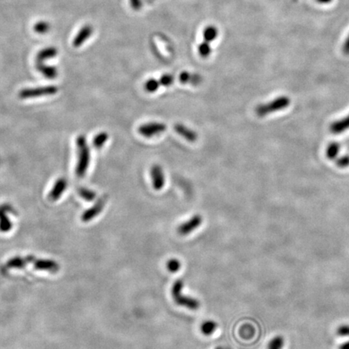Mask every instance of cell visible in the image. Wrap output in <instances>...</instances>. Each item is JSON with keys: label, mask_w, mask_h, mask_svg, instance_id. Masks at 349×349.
Here are the masks:
<instances>
[{"label": "cell", "mask_w": 349, "mask_h": 349, "mask_svg": "<svg viewBox=\"0 0 349 349\" xmlns=\"http://www.w3.org/2000/svg\"><path fill=\"white\" fill-rule=\"evenodd\" d=\"M173 82H174V77L170 74H163L159 79V84L164 87L171 86L173 84Z\"/></svg>", "instance_id": "cell-26"}, {"label": "cell", "mask_w": 349, "mask_h": 349, "mask_svg": "<svg viewBox=\"0 0 349 349\" xmlns=\"http://www.w3.org/2000/svg\"><path fill=\"white\" fill-rule=\"evenodd\" d=\"M78 162H77L75 174L79 178L85 176L90 163V149L87 146L86 137L81 134L76 139Z\"/></svg>", "instance_id": "cell-1"}, {"label": "cell", "mask_w": 349, "mask_h": 349, "mask_svg": "<svg viewBox=\"0 0 349 349\" xmlns=\"http://www.w3.org/2000/svg\"><path fill=\"white\" fill-rule=\"evenodd\" d=\"M349 164V157H345V158H342L341 159L339 160L338 162V165L340 167H346V166Z\"/></svg>", "instance_id": "cell-30"}, {"label": "cell", "mask_w": 349, "mask_h": 349, "mask_svg": "<svg viewBox=\"0 0 349 349\" xmlns=\"http://www.w3.org/2000/svg\"><path fill=\"white\" fill-rule=\"evenodd\" d=\"M14 212V209L8 204L0 206V230L2 232H7L12 229V223L7 217V214Z\"/></svg>", "instance_id": "cell-8"}, {"label": "cell", "mask_w": 349, "mask_h": 349, "mask_svg": "<svg viewBox=\"0 0 349 349\" xmlns=\"http://www.w3.org/2000/svg\"><path fill=\"white\" fill-rule=\"evenodd\" d=\"M202 223H203L202 217L199 214H196L185 223L179 225V227L177 228V232L181 236H186L200 227Z\"/></svg>", "instance_id": "cell-5"}, {"label": "cell", "mask_w": 349, "mask_h": 349, "mask_svg": "<svg viewBox=\"0 0 349 349\" xmlns=\"http://www.w3.org/2000/svg\"><path fill=\"white\" fill-rule=\"evenodd\" d=\"M34 267L37 270L50 271L55 273L59 269V266L58 263L53 261L49 260H38L35 261Z\"/></svg>", "instance_id": "cell-13"}, {"label": "cell", "mask_w": 349, "mask_h": 349, "mask_svg": "<svg viewBox=\"0 0 349 349\" xmlns=\"http://www.w3.org/2000/svg\"><path fill=\"white\" fill-rule=\"evenodd\" d=\"M166 267L170 273H177L181 268V263L176 259H171L166 263Z\"/></svg>", "instance_id": "cell-24"}, {"label": "cell", "mask_w": 349, "mask_h": 349, "mask_svg": "<svg viewBox=\"0 0 349 349\" xmlns=\"http://www.w3.org/2000/svg\"><path fill=\"white\" fill-rule=\"evenodd\" d=\"M58 50L54 46H49L39 51L36 56L37 61H47L58 55Z\"/></svg>", "instance_id": "cell-14"}, {"label": "cell", "mask_w": 349, "mask_h": 349, "mask_svg": "<svg viewBox=\"0 0 349 349\" xmlns=\"http://www.w3.org/2000/svg\"><path fill=\"white\" fill-rule=\"evenodd\" d=\"M151 179L154 189L159 191L165 184V176L160 166L154 165L151 170Z\"/></svg>", "instance_id": "cell-10"}, {"label": "cell", "mask_w": 349, "mask_h": 349, "mask_svg": "<svg viewBox=\"0 0 349 349\" xmlns=\"http://www.w3.org/2000/svg\"><path fill=\"white\" fill-rule=\"evenodd\" d=\"M159 86H160L159 81L155 79H151L146 82V84L144 85V87L146 89V91L153 93V92H156L158 90Z\"/></svg>", "instance_id": "cell-23"}, {"label": "cell", "mask_w": 349, "mask_h": 349, "mask_svg": "<svg viewBox=\"0 0 349 349\" xmlns=\"http://www.w3.org/2000/svg\"><path fill=\"white\" fill-rule=\"evenodd\" d=\"M348 128H349V116H348L345 119L334 123L331 126V130L335 134H339V133L345 131Z\"/></svg>", "instance_id": "cell-17"}, {"label": "cell", "mask_w": 349, "mask_h": 349, "mask_svg": "<svg viewBox=\"0 0 349 349\" xmlns=\"http://www.w3.org/2000/svg\"><path fill=\"white\" fill-rule=\"evenodd\" d=\"M217 328H218V324H217V323L214 322V321H205V322L201 324V332L203 333L204 335H210L215 332Z\"/></svg>", "instance_id": "cell-18"}, {"label": "cell", "mask_w": 349, "mask_h": 349, "mask_svg": "<svg viewBox=\"0 0 349 349\" xmlns=\"http://www.w3.org/2000/svg\"><path fill=\"white\" fill-rule=\"evenodd\" d=\"M336 334L340 337H349V324H344L337 328L336 330Z\"/></svg>", "instance_id": "cell-28"}, {"label": "cell", "mask_w": 349, "mask_h": 349, "mask_svg": "<svg viewBox=\"0 0 349 349\" xmlns=\"http://www.w3.org/2000/svg\"><path fill=\"white\" fill-rule=\"evenodd\" d=\"M33 257H26V258H21V257H16V258L12 259L7 262V268H22L26 266L27 263L34 261Z\"/></svg>", "instance_id": "cell-15"}, {"label": "cell", "mask_w": 349, "mask_h": 349, "mask_svg": "<svg viewBox=\"0 0 349 349\" xmlns=\"http://www.w3.org/2000/svg\"><path fill=\"white\" fill-rule=\"evenodd\" d=\"M174 129L177 134L180 135L182 138H184V139H186L187 141L194 142V141L197 140V138H198L196 132L192 130L191 129H189L184 124H174Z\"/></svg>", "instance_id": "cell-12"}, {"label": "cell", "mask_w": 349, "mask_h": 349, "mask_svg": "<svg viewBox=\"0 0 349 349\" xmlns=\"http://www.w3.org/2000/svg\"><path fill=\"white\" fill-rule=\"evenodd\" d=\"M198 51L200 55L203 57V58H206V57H208L210 54L211 49L209 46V44L205 42V43H202L201 46H199Z\"/></svg>", "instance_id": "cell-27"}, {"label": "cell", "mask_w": 349, "mask_h": 349, "mask_svg": "<svg viewBox=\"0 0 349 349\" xmlns=\"http://www.w3.org/2000/svg\"><path fill=\"white\" fill-rule=\"evenodd\" d=\"M78 192L82 198L84 199L85 201H89V202L93 201L96 197V193L95 192L92 191L91 189L84 188V187H80L78 189Z\"/></svg>", "instance_id": "cell-20"}, {"label": "cell", "mask_w": 349, "mask_h": 349, "mask_svg": "<svg viewBox=\"0 0 349 349\" xmlns=\"http://www.w3.org/2000/svg\"><path fill=\"white\" fill-rule=\"evenodd\" d=\"M339 151V146L337 144H332L328 150V156L330 158H333L337 155Z\"/></svg>", "instance_id": "cell-29"}, {"label": "cell", "mask_w": 349, "mask_h": 349, "mask_svg": "<svg viewBox=\"0 0 349 349\" xmlns=\"http://www.w3.org/2000/svg\"><path fill=\"white\" fill-rule=\"evenodd\" d=\"M51 29V24L46 20H40V21L36 22L34 27V32L40 35L48 34Z\"/></svg>", "instance_id": "cell-19"}, {"label": "cell", "mask_w": 349, "mask_h": 349, "mask_svg": "<svg viewBox=\"0 0 349 349\" xmlns=\"http://www.w3.org/2000/svg\"><path fill=\"white\" fill-rule=\"evenodd\" d=\"M179 79L182 84H189V83H190V84H192L193 85H197L201 81V77L199 76V75H197V74H192L189 72H182L181 74H179Z\"/></svg>", "instance_id": "cell-16"}, {"label": "cell", "mask_w": 349, "mask_h": 349, "mask_svg": "<svg viewBox=\"0 0 349 349\" xmlns=\"http://www.w3.org/2000/svg\"><path fill=\"white\" fill-rule=\"evenodd\" d=\"M165 124L160 122H151L142 124L139 128V134L146 138H152L165 131Z\"/></svg>", "instance_id": "cell-6"}, {"label": "cell", "mask_w": 349, "mask_h": 349, "mask_svg": "<svg viewBox=\"0 0 349 349\" xmlns=\"http://www.w3.org/2000/svg\"><path fill=\"white\" fill-rule=\"evenodd\" d=\"M108 134L105 132H101L100 134L96 135L93 139V146L95 148L101 149L103 147L104 145L108 141Z\"/></svg>", "instance_id": "cell-21"}, {"label": "cell", "mask_w": 349, "mask_h": 349, "mask_svg": "<svg viewBox=\"0 0 349 349\" xmlns=\"http://www.w3.org/2000/svg\"><path fill=\"white\" fill-rule=\"evenodd\" d=\"M339 349H349V340L347 341V342L344 343V344L340 345Z\"/></svg>", "instance_id": "cell-31"}, {"label": "cell", "mask_w": 349, "mask_h": 349, "mask_svg": "<svg viewBox=\"0 0 349 349\" xmlns=\"http://www.w3.org/2000/svg\"><path fill=\"white\" fill-rule=\"evenodd\" d=\"M67 187V182L64 178H59L57 179L53 189L49 193V199L51 201H56L62 196V193L66 191Z\"/></svg>", "instance_id": "cell-11"}, {"label": "cell", "mask_w": 349, "mask_h": 349, "mask_svg": "<svg viewBox=\"0 0 349 349\" xmlns=\"http://www.w3.org/2000/svg\"><path fill=\"white\" fill-rule=\"evenodd\" d=\"M106 202H107V196H104L99 199L91 208L88 209L87 210L85 211L83 215H82L81 219L84 223H88L90 221L92 220L93 218H96V216H98L100 213L103 211L105 206Z\"/></svg>", "instance_id": "cell-7"}, {"label": "cell", "mask_w": 349, "mask_h": 349, "mask_svg": "<svg viewBox=\"0 0 349 349\" xmlns=\"http://www.w3.org/2000/svg\"><path fill=\"white\" fill-rule=\"evenodd\" d=\"M285 346V339L282 335H276L269 341L268 349H283Z\"/></svg>", "instance_id": "cell-22"}, {"label": "cell", "mask_w": 349, "mask_h": 349, "mask_svg": "<svg viewBox=\"0 0 349 349\" xmlns=\"http://www.w3.org/2000/svg\"><path fill=\"white\" fill-rule=\"evenodd\" d=\"M93 27L90 24H86L82 27L73 40V46L74 48L81 47L91 37V35L93 34Z\"/></svg>", "instance_id": "cell-9"}, {"label": "cell", "mask_w": 349, "mask_h": 349, "mask_svg": "<svg viewBox=\"0 0 349 349\" xmlns=\"http://www.w3.org/2000/svg\"><path fill=\"white\" fill-rule=\"evenodd\" d=\"M215 349H230V348H228V347H223V346H218V347L216 348Z\"/></svg>", "instance_id": "cell-32"}, {"label": "cell", "mask_w": 349, "mask_h": 349, "mask_svg": "<svg viewBox=\"0 0 349 349\" xmlns=\"http://www.w3.org/2000/svg\"><path fill=\"white\" fill-rule=\"evenodd\" d=\"M58 88L56 86L39 87L34 88L22 89L19 92V97L22 100L37 98L40 96H53L58 93Z\"/></svg>", "instance_id": "cell-3"}, {"label": "cell", "mask_w": 349, "mask_h": 349, "mask_svg": "<svg viewBox=\"0 0 349 349\" xmlns=\"http://www.w3.org/2000/svg\"><path fill=\"white\" fill-rule=\"evenodd\" d=\"M184 288V281L181 279L175 280L172 288V296L178 306H183L192 311H196L200 307V302L194 297L184 295L182 291Z\"/></svg>", "instance_id": "cell-2"}, {"label": "cell", "mask_w": 349, "mask_h": 349, "mask_svg": "<svg viewBox=\"0 0 349 349\" xmlns=\"http://www.w3.org/2000/svg\"><path fill=\"white\" fill-rule=\"evenodd\" d=\"M289 104H290L289 99L286 97H281V98L277 99L270 103L258 106L256 108V113H257V115L262 117V116L267 115L268 113H273L279 109H282V108L287 107Z\"/></svg>", "instance_id": "cell-4"}, {"label": "cell", "mask_w": 349, "mask_h": 349, "mask_svg": "<svg viewBox=\"0 0 349 349\" xmlns=\"http://www.w3.org/2000/svg\"><path fill=\"white\" fill-rule=\"evenodd\" d=\"M217 35H218V32L216 30L215 28H213V27L207 28L204 33V37L207 41H213L215 39Z\"/></svg>", "instance_id": "cell-25"}]
</instances>
